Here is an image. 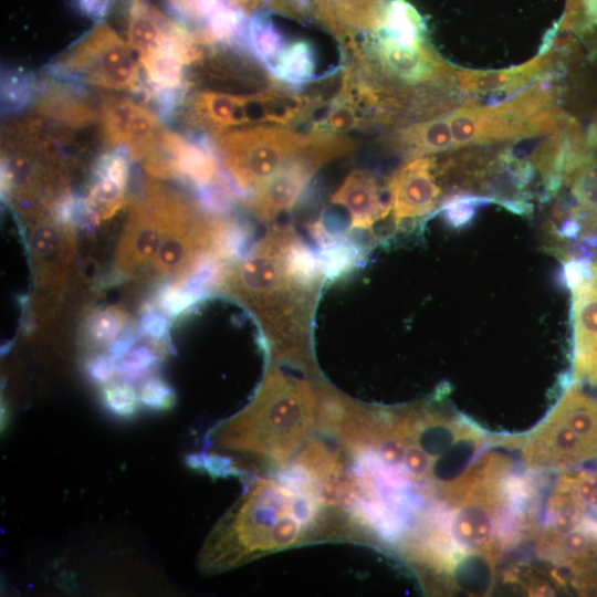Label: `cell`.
I'll return each instance as SVG.
<instances>
[{
    "mask_svg": "<svg viewBox=\"0 0 597 597\" xmlns=\"http://www.w3.org/2000/svg\"><path fill=\"white\" fill-rule=\"evenodd\" d=\"M265 1L269 0H228L229 4L241 11L247 17H251L258 12Z\"/></svg>",
    "mask_w": 597,
    "mask_h": 597,
    "instance_id": "cell-26",
    "label": "cell"
},
{
    "mask_svg": "<svg viewBox=\"0 0 597 597\" xmlns=\"http://www.w3.org/2000/svg\"><path fill=\"white\" fill-rule=\"evenodd\" d=\"M114 0H74L75 8L84 15L102 20L111 10Z\"/></svg>",
    "mask_w": 597,
    "mask_h": 597,
    "instance_id": "cell-23",
    "label": "cell"
},
{
    "mask_svg": "<svg viewBox=\"0 0 597 597\" xmlns=\"http://www.w3.org/2000/svg\"><path fill=\"white\" fill-rule=\"evenodd\" d=\"M268 71L282 85L301 86L314 80L316 53L311 42L296 40L289 43Z\"/></svg>",
    "mask_w": 597,
    "mask_h": 597,
    "instance_id": "cell-16",
    "label": "cell"
},
{
    "mask_svg": "<svg viewBox=\"0 0 597 597\" xmlns=\"http://www.w3.org/2000/svg\"><path fill=\"white\" fill-rule=\"evenodd\" d=\"M181 104L186 122L209 134L255 125L253 93L203 90L186 95Z\"/></svg>",
    "mask_w": 597,
    "mask_h": 597,
    "instance_id": "cell-9",
    "label": "cell"
},
{
    "mask_svg": "<svg viewBox=\"0 0 597 597\" xmlns=\"http://www.w3.org/2000/svg\"><path fill=\"white\" fill-rule=\"evenodd\" d=\"M127 20V43L139 55L167 43L169 19L145 0L129 1Z\"/></svg>",
    "mask_w": 597,
    "mask_h": 597,
    "instance_id": "cell-15",
    "label": "cell"
},
{
    "mask_svg": "<svg viewBox=\"0 0 597 597\" xmlns=\"http://www.w3.org/2000/svg\"><path fill=\"white\" fill-rule=\"evenodd\" d=\"M227 171L242 191H256L314 140L315 133L253 125L208 135Z\"/></svg>",
    "mask_w": 597,
    "mask_h": 597,
    "instance_id": "cell-4",
    "label": "cell"
},
{
    "mask_svg": "<svg viewBox=\"0 0 597 597\" xmlns=\"http://www.w3.org/2000/svg\"><path fill=\"white\" fill-rule=\"evenodd\" d=\"M322 503L312 484L287 468L261 480L219 531L217 547H226V565L290 546L316 522ZM224 548V549H226Z\"/></svg>",
    "mask_w": 597,
    "mask_h": 597,
    "instance_id": "cell-2",
    "label": "cell"
},
{
    "mask_svg": "<svg viewBox=\"0 0 597 597\" xmlns=\"http://www.w3.org/2000/svg\"><path fill=\"white\" fill-rule=\"evenodd\" d=\"M184 254V244L179 240L166 241L159 250V258L163 264L172 265L180 261Z\"/></svg>",
    "mask_w": 597,
    "mask_h": 597,
    "instance_id": "cell-24",
    "label": "cell"
},
{
    "mask_svg": "<svg viewBox=\"0 0 597 597\" xmlns=\"http://www.w3.org/2000/svg\"><path fill=\"white\" fill-rule=\"evenodd\" d=\"M38 88L30 74L7 73L2 80V105L6 111H19L36 95Z\"/></svg>",
    "mask_w": 597,
    "mask_h": 597,
    "instance_id": "cell-18",
    "label": "cell"
},
{
    "mask_svg": "<svg viewBox=\"0 0 597 597\" xmlns=\"http://www.w3.org/2000/svg\"><path fill=\"white\" fill-rule=\"evenodd\" d=\"M315 256L289 226H275L234 270L232 291L251 307L273 356L312 368L310 325L324 281Z\"/></svg>",
    "mask_w": 597,
    "mask_h": 597,
    "instance_id": "cell-1",
    "label": "cell"
},
{
    "mask_svg": "<svg viewBox=\"0 0 597 597\" xmlns=\"http://www.w3.org/2000/svg\"><path fill=\"white\" fill-rule=\"evenodd\" d=\"M170 10L184 23L201 27L222 0H166Z\"/></svg>",
    "mask_w": 597,
    "mask_h": 597,
    "instance_id": "cell-20",
    "label": "cell"
},
{
    "mask_svg": "<svg viewBox=\"0 0 597 597\" xmlns=\"http://www.w3.org/2000/svg\"><path fill=\"white\" fill-rule=\"evenodd\" d=\"M34 109L67 127H83L96 119L92 101L81 84L53 77L36 92Z\"/></svg>",
    "mask_w": 597,
    "mask_h": 597,
    "instance_id": "cell-13",
    "label": "cell"
},
{
    "mask_svg": "<svg viewBox=\"0 0 597 597\" xmlns=\"http://www.w3.org/2000/svg\"><path fill=\"white\" fill-rule=\"evenodd\" d=\"M566 277L573 289L575 374L597 381V265L570 260Z\"/></svg>",
    "mask_w": 597,
    "mask_h": 597,
    "instance_id": "cell-6",
    "label": "cell"
},
{
    "mask_svg": "<svg viewBox=\"0 0 597 597\" xmlns=\"http://www.w3.org/2000/svg\"><path fill=\"white\" fill-rule=\"evenodd\" d=\"M384 145L410 158L453 151L444 113L390 128L384 137Z\"/></svg>",
    "mask_w": 597,
    "mask_h": 597,
    "instance_id": "cell-14",
    "label": "cell"
},
{
    "mask_svg": "<svg viewBox=\"0 0 597 597\" xmlns=\"http://www.w3.org/2000/svg\"><path fill=\"white\" fill-rule=\"evenodd\" d=\"M130 49L101 21L52 60L48 74L81 85L144 94L145 82Z\"/></svg>",
    "mask_w": 597,
    "mask_h": 597,
    "instance_id": "cell-5",
    "label": "cell"
},
{
    "mask_svg": "<svg viewBox=\"0 0 597 597\" xmlns=\"http://www.w3.org/2000/svg\"><path fill=\"white\" fill-rule=\"evenodd\" d=\"M313 18L347 49L376 24L383 0H304Z\"/></svg>",
    "mask_w": 597,
    "mask_h": 597,
    "instance_id": "cell-10",
    "label": "cell"
},
{
    "mask_svg": "<svg viewBox=\"0 0 597 597\" xmlns=\"http://www.w3.org/2000/svg\"><path fill=\"white\" fill-rule=\"evenodd\" d=\"M142 402L153 410H166L174 405L175 396L171 388L161 379L148 380L140 391Z\"/></svg>",
    "mask_w": 597,
    "mask_h": 597,
    "instance_id": "cell-21",
    "label": "cell"
},
{
    "mask_svg": "<svg viewBox=\"0 0 597 597\" xmlns=\"http://www.w3.org/2000/svg\"><path fill=\"white\" fill-rule=\"evenodd\" d=\"M244 46L268 70L286 43L283 33L270 15L258 11L247 23Z\"/></svg>",
    "mask_w": 597,
    "mask_h": 597,
    "instance_id": "cell-17",
    "label": "cell"
},
{
    "mask_svg": "<svg viewBox=\"0 0 597 597\" xmlns=\"http://www.w3.org/2000/svg\"><path fill=\"white\" fill-rule=\"evenodd\" d=\"M552 64L553 55L546 51L515 67L494 71L458 69L457 84L461 92L469 94L514 93L547 75Z\"/></svg>",
    "mask_w": 597,
    "mask_h": 597,
    "instance_id": "cell-12",
    "label": "cell"
},
{
    "mask_svg": "<svg viewBox=\"0 0 597 597\" xmlns=\"http://www.w3.org/2000/svg\"><path fill=\"white\" fill-rule=\"evenodd\" d=\"M334 205L349 214L350 228L369 230L391 210L387 188L384 190L367 170H353L332 196Z\"/></svg>",
    "mask_w": 597,
    "mask_h": 597,
    "instance_id": "cell-11",
    "label": "cell"
},
{
    "mask_svg": "<svg viewBox=\"0 0 597 597\" xmlns=\"http://www.w3.org/2000/svg\"><path fill=\"white\" fill-rule=\"evenodd\" d=\"M315 401L307 383L271 368L252 406L234 421L250 430L229 446L260 450L283 461L304 438L313 421Z\"/></svg>",
    "mask_w": 597,
    "mask_h": 597,
    "instance_id": "cell-3",
    "label": "cell"
},
{
    "mask_svg": "<svg viewBox=\"0 0 597 597\" xmlns=\"http://www.w3.org/2000/svg\"><path fill=\"white\" fill-rule=\"evenodd\" d=\"M33 248L41 254L53 252L59 244L56 231L49 226L39 227L32 237Z\"/></svg>",
    "mask_w": 597,
    "mask_h": 597,
    "instance_id": "cell-22",
    "label": "cell"
},
{
    "mask_svg": "<svg viewBox=\"0 0 597 597\" xmlns=\"http://www.w3.org/2000/svg\"><path fill=\"white\" fill-rule=\"evenodd\" d=\"M159 243V235L155 229H145L139 233L136 241V248L140 255H151Z\"/></svg>",
    "mask_w": 597,
    "mask_h": 597,
    "instance_id": "cell-25",
    "label": "cell"
},
{
    "mask_svg": "<svg viewBox=\"0 0 597 597\" xmlns=\"http://www.w3.org/2000/svg\"><path fill=\"white\" fill-rule=\"evenodd\" d=\"M436 160L431 155L412 158L388 178L386 188L396 228L428 216L439 203L442 190Z\"/></svg>",
    "mask_w": 597,
    "mask_h": 597,
    "instance_id": "cell-8",
    "label": "cell"
},
{
    "mask_svg": "<svg viewBox=\"0 0 597 597\" xmlns=\"http://www.w3.org/2000/svg\"><path fill=\"white\" fill-rule=\"evenodd\" d=\"M102 398L105 408L115 417L128 419L137 412V394L127 384H114L106 387Z\"/></svg>",
    "mask_w": 597,
    "mask_h": 597,
    "instance_id": "cell-19",
    "label": "cell"
},
{
    "mask_svg": "<svg viewBox=\"0 0 597 597\" xmlns=\"http://www.w3.org/2000/svg\"><path fill=\"white\" fill-rule=\"evenodd\" d=\"M100 106L105 144L124 147L134 157H146L156 147L165 127L154 111L116 96H104Z\"/></svg>",
    "mask_w": 597,
    "mask_h": 597,
    "instance_id": "cell-7",
    "label": "cell"
}]
</instances>
